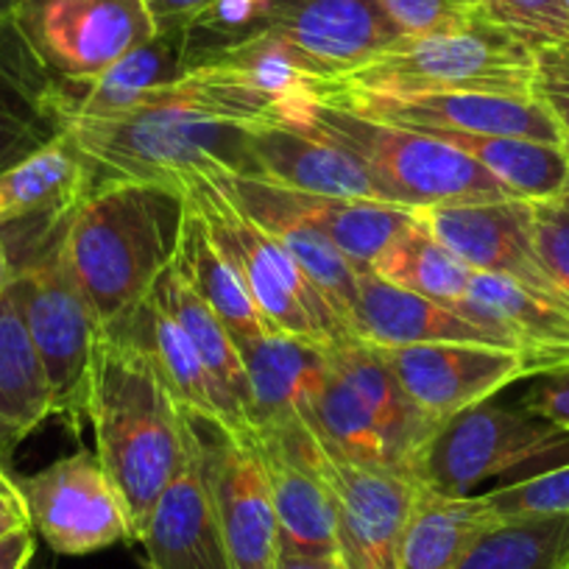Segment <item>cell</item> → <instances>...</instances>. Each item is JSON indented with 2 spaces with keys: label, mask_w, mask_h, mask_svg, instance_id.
Returning <instances> with one entry per match:
<instances>
[{
  "label": "cell",
  "mask_w": 569,
  "mask_h": 569,
  "mask_svg": "<svg viewBox=\"0 0 569 569\" xmlns=\"http://www.w3.org/2000/svg\"><path fill=\"white\" fill-rule=\"evenodd\" d=\"M29 569H46V567H42V563H37V561H31Z\"/></svg>",
  "instance_id": "52"
},
{
  "label": "cell",
  "mask_w": 569,
  "mask_h": 569,
  "mask_svg": "<svg viewBox=\"0 0 569 569\" xmlns=\"http://www.w3.org/2000/svg\"><path fill=\"white\" fill-rule=\"evenodd\" d=\"M96 456L112 478L134 541L184 461L188 413L168 393L146 349L109 327L96 343L84 393Z\"/></svg>",
  "instance_id": "1"
},
{
  "label": "cell",
  "mask_w": 569,
  "mask_h": 569,
  "mask_svg": "<svg viewBox=\"0 0 569 569\" xmlns=\"http://www.w3.org/2000/svg\"><path fill=\"white\" fill-rule=\"evenodd\" d=\"M419 218L433 232V238L461 257L475 273L506 277L539 293L567 299L541 266L536 251L530 201L502 199L441 204L419 210Z\"/></svg>",
  "instance_id": "17"
},
{
  "label": "cell",
  "mask_w": 569,
  "mask_h": 569,
  "mask_svg": "<svg viewBox=\"0 0 569 569\" xmlns=\"http://www.w3.org/2000/svg\"><path fill=\"white\" fill-rule=\"evenodd\" d=\"M569 463V433L525 408L483 402L439 427L419 469V483L447 497L480 486L519 483Z\"/></svg>",
  "instance_id": "8"
},
{
  "label": "cell",
  "mask_w": 569,
  "mask_h": 569,
  "mask_svg": "<svg viewBox=\"0 0 569 569\" xmlns=\"http://www.w3.org/2000/svg\"><path fill=\"white\" fill-rule=\"evenodd\" d=\"M539 59L486 14L461 29L402 37L352 73L321 84L366 92H491L536 96Z\"/></svg>",
  "instance_id": "5"
},
{
  "label": "cell",
  "mask_w": 569,
  "mask_h": 569,
  "mask_svg": "<svg viewBox=\"0 0 569 569\" xmlns=\"http://www.w3.org/2000/svg\"><path fill=\"white\" fill-rule=\"evenodd\" d=\"M90 190V166L73 140L62 134L29 160L0 173V232L62 221Z\"/></svg>",
  "instance_id": "27"
},
{
  "label": "cell",
  "mask_w": 569,
  "mask_h": 569,
  "mask_svg": "<svg viewBox=\"0 0 569 569\" xmlns=\"http://www.w3.org/2000/svg\"><path fill=\"white\" fill-rule=\"evenodd\" d=\"M458 569H569V513L500 519Z\"/></svg>",
  "instance_id": "35"
},
{
  "label": "cell",
  "mask_w": 569,
  "mask_h": 569,
  "mask_svg": "<svg viewBox=\"0 0 569 569\" xmlns=\"http://www.w3.org/2000/svg\"><path fill=\"white\" fill-rule=\"evenodd\" d=\"M271 3L273 0H212L210 7L201 9L184 29L188 62L201 53L262 34L268 26V14H271Z\"/></svg>",
  "instance_id": "36"
},
{
  "label": "cell",
  "mask_w": 569,
  "mask_h": 569,
  "mask_svg": "<svg viewBox=\"0 0 569 569\" xmlns=\"http://www.w3.org/2000/svg\"><path fill=\"white\" fill-rule=\"evenodd\" d=\"M319 467L336 506L338 569H399L419 480L355 463L325 445H319Z\"/></svg>",
  "instance_id": "12"
},
{
  "label": "cell",
  "mask_w": 569,
  "mask_h": 569,
  "mask_svg": "<svg viewBox=\"0 0 569 569\" xmlns=\"http://www.w3.org/2000/svg\"><path fill=\"white\" fill-rule=\"evenodd\" d=\"M223 179V177H221ZM223 184L229 188V193L234 196L240 207L260 223L266 232H271L279 243L288 249V254L299 262L305 273L316 282L321 293H325L327 302L332 305L338 316L349 325V330L355 332L352 319H355V299H358V268L352 266L347 254H343L338 246H332L330 240L321 232H316L313 227H305L297 218L284 216L277 207L266 204L260 199H251V196L238 193L232 184L223 179ZM360 341V338H358Z\"/></svg>",
  "instance_id": "33"
},
{
  "label": "cell",
  "mask_w": 569,
  "mask_h": 569,
  "mask_svg": "<svg viewBox=\"0 0 569 569\" xmlns=\"http://www.w3.org/2000/svg\"><path fill=\"white\" fill-rule=\"evenodd\" d=\"M563 3H567V9H569V0H563Z\"/></svg>",
  "instance_id": "53"
},
{
  "label": "cell",
  "mask_w": 569,
  "mask_h": 569,
  "mask_svg": "<svg viewBox=\"0 0 569 569\" xmlns=\"http://www.w3.org/2000/svg\"><path fill=\"white\" fill-rule=\"evenodd\" d=\"M223 179L238 193L266 201V204L282 210L284 216L297 218L305 227H313L332 246H338L358 271H369L377 254L416 218V210L399 204L302 193V190L282 188V184L266 182V179Z\"/></svg>",
  "instance_id": "23"
},
{
  "label": "cell",
  "mask_w": 569,
  "mask_h": 569,
  "mask_svg": "<svg viewBox=\"0 0 569 569\" xmlns=\"http://www.w3.org/2000/svg\"><path fill=\"white\" fill-rule=\"evenodd\" d=\"M313 98L347 112L363 114L377 123L436 134V131H463V134H500L522 140L563 146L561 123L556 114L533 98L491 96V92H366L343 90L332 84H316Z\"/></svg>",
  "instance_id": "10"
},
{
  "label": "cell",
  "mask_w": 569,
  "mask_h": 569,
  "mask_svg": "<svg viewBox=\"0 0 569 569\" xmlns=\"http://www.w3.org/2000/svg\"><path fill=\"white\" fill-rule=\"evenodd\" d=\"M519 408L569 433V371L536 377L533 386L519 399Z\"/></svg>",
  "instance_id": "41"
},
{
  "label": "cell",
  "mask_w": 569,
  "mask_h": 569,
  "mask_svg": "<svg viewBox=\"0 0 569 569\" xmlns=\"http://www.w3.org/2000/svg\"><path fill=\"white\" fill-rule=\"evenodd\" d=\"M48 416H53L51 386L9 284L0 297V425L20 447Z\"/></svg>",
  "instance_id": "31"
},
{
  "label": "cell",
  "mask_w": 569,
  "mask_h": 569,
  "mask_svg": "<svg viewBox=\"0 0 569 569\" xmlns=\"http://www.w3.org/2000/svg\"><path fill=\"white\" fill-rule=\"evenodd\" d=\"M266 34L321 84L352 73L402 40L380 0H273Z\"/></svg>",
  "instance_id": "13"
},
{
  "label": "cell",
  "mask_w": 569,
  "mask_h": 569,
  "mask_svg": "<svg viewBox=\"0 0 569 569\" xmlns=\"http://www.w3.org/2000/svg\"><path fill=\"white\" fill-rule=\"evenodd\" d=\"M184 190L146 182L96 184L64 223L62 249L103 330L129 319L173 262Z\"/></svg>",
  "instance_id": "2"
},
{
  "label": "cell",
  "mask_w": 569,
  "mask_h": 569,
  "mask_svg": "<svg viewBox=\"0 0 569 569\" xmlns=\"http://www.w3.org/2000/svg\"><path fill=\"white\" fill-rule=\"evenodd\" d=\"M68 218L0 238L7 240L12 254V291L51 386L53 416L79 433L84 425L87 377L103 327L64 257L62 234Z\"/></svg>",
  "instance_id": "4"
},
{
  "label": "cell",
  "mask_w": 569,
  "mask_h": 569,
  "mask_svg": "<svg viewBox=\"0 0 569 569\" xmlns=\"http://www.w3.org/2000/svg\"><path fill=\"white\" fill-rule=\"evenodd\" d=\"M257 177L282 188L336 199L393 204L363 162L343 146L305 126H262L251 131Z\"/></svg>",
  "instance_id": "21"
},
{
  "label": "cell",
  "mask_w": 569,
  "mask_h": 569,
  "mask_svg": "<svg viewBox=\"0 0 569 569\" xmlns=\"http://www.w3.org/2000/svg\"><path fill=\"white\" fill-rule=\"evenodd\" d=\"M251 131L184 107H149L64 123V134L90 166L92 188L146 182L182 190L193 177L254 179Z\"/></svg>",
  "instance_id": "3"
},
{
  "label": "cell",
  "mask_w": 569,
  "mask_h": 569,
  "mask_svg": "<svg viewBox=\"0 0 569 569\" xmlns=\"http://www.w3.org/2000/svg\"><path fill=\"white\" fill-rule=\"evenodd\" d=\"M545 53V57H552L556 62H561L563 68H569V48H556V51H539Z\"/></svg>",
  "instance_id": "49"
},
{
  "label": "cell",
  "mask_w": 569,
  "mask_h": 569,
  "mask_svg": "<svg viewBox=\"0 0 569 569\" xmlns=\"http://www.w3.org/2000/svg\"><path fill=\"white\" fill-rule=\"evenodd\" d=\"M14 282V262L12 254H9L7 240L0 238V297L9 291V284Z\"/></svg>",
  "instance_id": "47"
},
{
  "label": "cell",
  "mask_w": 569,
  "mask_h": 569,
  "mask_svg": "<svg viewBox=\"0 0 569 569\" xmlns=\"http://www.w3.org/2000/svg\"><path fill=\"white\" fill-rule=\"evenodd\" d=\"M238 349L249 377L251 430L308 419L330 375V352L282 332L246 338Z\"/></svg>",
  "instance_id": "24"
},
{
  "label": "cell",
  "mask_w": 569,
  "mask_h": 569,
  "mask_svg": "<svg viewBox=\"0 0 569 569\" xmlns=\"http://www.w3.org/2000/svg\"><path fill=\"white\" fill-rule=\"evenodd\" d=\"M355 336L377 349H405L421 343H480L511 349V341L491 327L469 319L456 305L436 302L421 293L386 282L375 271L358 273Z\"/></svg>",
  "instance_id": "19"
},
{
  "label": "cell",
  "mask_w": 569,
  "mask_h": 569,
  "mask_svg": "<svg viewBox=\"0 0 569 569\" xmlns=\"http://www.w3.org/2000/svg\"><path fill=\"white\" fill-rule=\"evenodd\" d=\"M154 20L157 31H184L190 20L210 7L212 0H142Z\"/></svg>",
  "instance_id": "44"
},
{
  "label": "cell",
  "mask_w": 569,
  "mask_h": 569,
  "mask_svg": "<svg viewBox=\"0 0 569 569\" xmlns=\"http://www.w3.org/2000/svg\"><path fill=\"white\" fill-rule=\"evenodd\" d=\"M461 313L511 341L528 377L569 371V299L539 293L506 277L475 273Z\"/></svg>",
  "instance_id": "20"
},
{
  "label": "cell",
  "mask_w": 569,
  "mask_h": 569,
  "mask_svg": "<svg viewBox=\"0 0 569 569\" xmlns=\"http://www.w3.org/2000/svg\"><path fill=\"white\" fill-rule=\"evenodd\" d=\"M486 502L500 519L552 517L569 513V463L525 478L519 483L495 486L483 491Z\"/></svg>",
  "instance_id": "38"
},
{
  "label": "cell",
  "mask_w": 569,
  "mask_h": 569,
  "mask_svg": "<svg viewBox=\"0 0 569 569\" xmlns=\"http://www.w3.org/2000/svg\"><path fill=\"white\" fill-rule=\"evenodd\" d=\"M273 569H338V561L327 556H299V552L279 550Z\"/></svg>",
  "instance_id": "46"
},
{
  "label": "cell",
  "mask_w": 569,
  "mask_h": 569,
  "mask_svg": "<svg viewBox=\"0 0 569 569\" xmlns=\"http://www.w3.org/2000/svg\"><path fill=\"white\" fill-rule=\"evenodd\" d=\"M279 522V547L336 558V506L319 467V441L305 421L260 427L251 436Z\"/></svg>",
  "instance_id": "14"
},
{
  "label": "cell",
  "mask_w": 569,
  "mask_h": 569,
  "mask_svg": "<svg viewBox=\"0 0 569 569\" xmlns=\"http://www.w3.org/2000/svg\"><path fill=\"white\" fill-rule=\"evenodd\" d=\"M567 149H569V140H567ZM556 201L563 207V210H569V173H567V182H563L561 193H558Z\"/></svg>",
  "instance_id": "50"
},
{
  "label": "cell",
  "mask_w": 569,
  "mask_h": 569,
  "mask_svg": "<svg viewBox=\"0 0 569 569\" xmlns=\"http://www.w3.org/2000/svg\"><path fill=\"white\" fill-rule=\"evenodd\" d=\"M497 26L528 42L536 53L569 48V9L563 0H475Z\"/></svg>",
  "instance_id": "37"
},
{
  "label": "cell",
  "mask_w": 569,
  "mask_h": 569,
  "mask_svg": "<svg viewBox=\"0 0 569 569\" xmlns=\"http://www.w3.org/2000/svg\"><path fill=\"white\" fill-rule=\"evenodd\" d=\"M380 7L402 37L461 29L483 14L475 0H380Z\"/></svg>",
  "instance_id": "39"
},
{
  "label": "cell",
  "mask_w": 569,
  "mask_h": 569,
  "mask_svg": "<svg viewBox=\"0 0 569 569\" xmlns=\"http://www.w3.org/2000/svg\"><path fill=\"white\" fill-rule=\"evenodd\" d=\"M299 126L330 137L349 154L358 157L386 190L388 199L408 210L419 212L441 204L517 199L506 184L497 182L463 151L421 131L377 123L316 98L308 103Z\"/></svg>",
  "instance_id": "7"
},
{
  "label": "cell",
  "mask_w": 569,
  "mask_h": 569,
  "mask_svg": "<svg viewBox=\"0 0 569 569\" xmlns=\"http://www.w3.org/2000/svg\"><path fill=\"white\" fill-rule=\"evenodd\" d=\"M114 327H123L146 349L162 386L168 388V393L177 399L184 413L212 427H221L216 393H212L210 377H207V369L201 363L199 352H196L193 341L182 330V325L151 293L129 319Z\"/></svg>",
  "instance_id": "30"
},
{
  "label": "cell",
  "mask_w": 569,
  "mask_h": 569,
  "mask_svg": "<svg viewBox=\"0 0 569 569\" xmlns=\"http://www.w3.org/2000/svg\"><path fill=\"white\" fill-rule=\"evenodd\" d=\"M14 450H18V445H14V439H12V436H9L7 427L0 425V461L12 456Z\"/></svg>",
  "instance_id": "48"
},
{
  "label": "cell",
  "mask_w": 569,
  "mask_h": 569,
  "mask_svg": "<svg viewBox=\"0 0 569 569\" xmlns=\"http://www.w3.org/2000/svg\"><path fill=\"white\" fill-rule=\"evenodd\" d=\"M188 68L184 31H157L87 84H62L64 123L76 118H114L137 112L157 90L177 81Z\"/></svg>",
  "instance_id": "26"
},
{
  "label": "cell",
  "mask_w": 569,
  "mask_h": 569,
  "mask_svg": "<svg viewBox=\"0 0 569 569\" xmlns=\"http://www.w3.org/2000/svg\"><path fill=\"white\" fill-rule=\"evenodd\" d=\"M173 268L182 273V279L193 288L196 297L221 319V325L232 332L234 341H246V338H257L262 332H273L260 316L257 305L251 302L238 268L229 262L221 246L212 240L204 218L190 204V199L188 210H184L182 238H179Z\"/></svg>",
  "instance_id": "29"
},
{
  "label": "cell",
  "mask_w": 569,
  "mask_h": 569,
  "mask_svg": "<svg viewBox=\"0 0 569 569\" xmlns=\"http://www.w3.org/2000/svg\"><path fill=\"white\" fill-rule=\"evenodd\" d=\"M18 483L29 502L31 528L59 556H87L134 541L123 500L92 450L81 447Z\"/></svg>",
  "instance_id": "11"
},
{
  "label": "cell",
  "mask_w": 569,
  "mask_h": 569,
  "mask_svg": "<svg viewBox=\"0 0 569 569\" xmlns=\"http://www.w3.org/2000/svg\"><path fill=\"white\" fill-rule=\"evenodd\" d=\"M369 271L405 291L421 293L445 305H458L469 293L475 271L452 254L416 212L413 221L377 254Z\"/></svg>",
  "instance_id": "34"
},
{
  "label": "cell",
  "mask_w": 569,
  "mask_h": 569,
  "mask_svg": "<svg viewBox=\"0 0 569 569\" xmlns=\"http://www.w3.org/2000/svg\"><path fill=\"white\" fill-rule=\"evenodd\" d=\"M210 491L232 569H273L279 558V522L271 486L254 445L207 421Z\"/></svg>",
  "instance_id": "18"
},
{
  "label": "cell",
  "mask_w": 569,
  "mask_h": 569,
  "mask_svg": "<svg viewBox=\"0 0 569 569\" xmlns=\"http://www.w3.org/2000/svg\"><path fill=\"white\" fill-rule=\"evenodd\" d=\"M14 3H18V0H0V20L12 18V9H14Z\"/></svg>",
  "instance_id": "51"
},
{
  "label": "cell",
  "mask_w": 569,
  "mask_h": 569,
  "mask_svg": "<svg viewBox=\"0 0 569 569\" xmlns=\"http://www.w3.org/2000/svg\"><path fill=\"white\" fill-rule=\"evenodd\" d=\"M37 558V530L26 528L0 539V569H29Z\"/></svg>",
  "instance_id": "45"
},
{
  "label": "cell",
  "mask_w": 569,
  "mask_h": 569,
  "mask_svg": "<svg viewBox=\"0 0 569 569\" xmlns=\"http://www.w3.org/2000/svg\"><path fill=\"white\" fill-rule=\"evenodd\" d=\"M536 59H539L536 96L556 114V120L561 123L563 134L569 140V68H563L552 57H545V53H536Z\"/></svg>",
  "instance_id": "42"
},
{
  "label": "cell",
  "mask_w": 569,
  "mask_h": 569,
  "mask_svg": "<svg viewBox=\"0 0 569 569\" xmlns=\"http://www.w3.org/2000/svg\"><path fill=\"white\" fill-rule=\"evenodd\" d=\"M182 190L204 218L212 240L238 268L251 302L273 332L302 338L327 352L358 343V336L332 310L313 279L234 201L221 177H193Z\"/></svg>",
  "instance_id": "6"
},
{
  "label": "cell",
  "mask_w": 569,
  "mask_h": 569,
  "mask_svg": "<svg viewBox=\"0 0 569 569\" xmlns=\"http://www.w3.org/2000/svg\"><path fill=\"white\" fill-rule=\"evenodd\" d=\"M26 528H31L29 502H26L18 478L9 472L7 463L0 461V539Z\"/></svg>",
  "instance_id": "43"
},
{
  "label": "cell",
  "mask_w": 569,
  "mask_h": 569,
  "mask_svg": "<svg viewBox=\"0 0 569 569\" xmlns=\"http://www.w3.org/2000/svg\"><path fill=\"white\" fill-rule=\"evenodd\" d=\"M500 522L483 495L447 497L419 486L402 536L399 569H458Z\"/></svg>",
  "instance_id": "28"
},
{
  "label": "cell",
  "mask_w": 569,
  "mask_h": 569,
  "mask_svg": "<svg viewBox=\"0 0 569 569\" xmlns=\"http://www.w3.org/2000/svg\"><path fill=\"white\" fill-rule=\"evenodd\" d=\"M151 297L182 325V330L193 341L196 352H199L201 363L207 369V377H210L212 393H216L223 433L251 441L254 430H251L249 416V377H246L243 358H240L238 341L232 338V332L196 297V291L184 282L182 273L173 268V262L154 282Z\"/></svg>",
  "instance_id": "25"
},
{
  "label": "cell",
  "mask_w": 569,
  "mask_h": 569,
  "mask_svg": "<svg viewBox=\"0 0 569 569\" xmlns=\"http://www.w3.org/2000/svg\"><path fill=\"white\" fill-rule=\"evenodd\" d=\"M436 140L463 151L469 160L483 166L497 182L506 184L517 199L552 201L561 193L569 173V149L552 142L522 140L500 134H463V131H436Z\"/></svg>",
  "instance_id": "32"
},
{
  "label": "cell",
  "mask_w": 569,
  "mask_h": 569,
  "mask_svg": "<svg viewBox=\"0 0 569 569\" xmlns=\"http://www.w3.org/2000/svg\"><path fill=\"white\" fill-rule=\"evenodd\" d=\"M12 23L59 84H87L157 34L142 0H18Z\"/></svg>",
  "instance_id": "9"
},
{
  "label": "cell",
  "mask_w": 569,
  "mask_h": 569,
  "mask_svg": "<svg viewBox=\"0 0 569 569\" xmlns=\"http://www.w3.org/2000/svg\"><path fill=\"white\" fill-rule=\"evenodd\" d=\"M62 134V84L31 53L12 18L0 20V173Z\"/></svg>",
  "instance_id": "22"
},
{
  "label": "cell",
  "mask_w": 569,
  "mask_h": 569,
  "mask_svg": "<svg viewBox=\"0 0 569 569\" xmlns=\"http://www.w3.org/2000/svg\"><path fill=\"white\" fill-rule=\"evenodd\" d=\"M149 569H232L210 491L204 425L188 413L184 461L142 530Z\"/></svg>",
  "instance_id": "16"
},
{
  "label": "cell",
  "mask_w": 569,
  "mask_h": 569,
  "mask_svg": "<svg viewBox=\"0 0 569 569\" xmlns=\"http://www.w3.org/2000/svg\"><path fill=\"white\" fill-rule=\"evenodd\" d=\"M530 227L541 266L558 284V291L569 299V210L556 199L530 201Z\"/></svg>",
  "instance_id": "40"
},
{
  "label": "cell",
  "mask_w": 569,
  "mask_h": 569,
  "mask_svg": "<svg viewBox=\"0 0 569 569\" xmlns=\"http://www.w3.org/2000/svg\"><path fill=\"white\" fill-rule=\"evenodd\" d=\"M410 402L436 425L489 402L502 388L528 380L519 352L480 343H421L380 349Z\"/></svg>",
  "instance_id": "15"
}]
</instances>
